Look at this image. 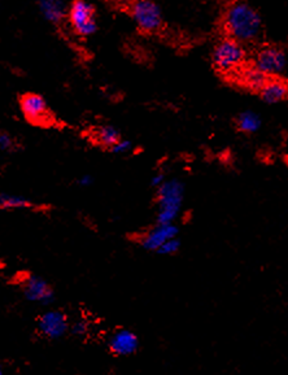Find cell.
Returning a JSON list of instances; mask_svg holds the SVG:
<instances>
[{"label": "cell", "mask_w": 288, "mask_h": 375, "mask_svg": "<svg viewBox=\"0 0 288 375\" xmlns=\"http://www.w3.org/2000/svg\"><path fill=\"white\" fill-rule=\"evenodd\" d=\"M261 17L246 3H234L225 16V29L232 40L248 43L261 33Z\"/></svg>", "instance_id": "6da1fadb"}, {"label": "cell", "mask_w": 288, "mask_h": 375, "mask_svg": "<svg viewBox=\"0 0 288 375\" xmlns=\"http://www.w3.org/2000/svg\"><path fill=\"white\" fill-rule=\"evenodd\" d=\"M184 199V185L178 179L163 181L157 188V224H173L178 217Z\"/></svg>", "instance_id": "7a4b0ae2"}, {"label": "cell", "mask_w": 288, "mask_h": 375, "mask_svg": "<svg viewBox=\"0 0 288 375\" xmlns=\"http://www.w3.org/2000/svg\"><path fill=\"white\" fill-rule=\"evenodd\" d=\"M246 52L238 40H225L220 42L213 51V62L218 69L227 72L234 69L244 60Z\"/></svg>", "instance_id": "3957f363"}, {"label": "cell", "mask_w": 288, "mask_h": 375, "mask_svg": "<svg viewBox=\"0 0 288 375\" xmlns=\"http://www.w3.org/2000/svg\"><path fill=\"white\" fill-rule=\"evenodd\" d=\"M131 13L136 25L143 31H156L163 24L161 10L152 0H135Z\"/></svg>", "instance_id": "277c9868"}, {"label": "cell", "mask_w": 288, "mask_h": 375, "mask_svg": "<svg viewBox=\"0 0 288 375\" xmlns=\"http://www.w3.org/2000/svg\"><path fill=\"white\" fill-rule=\"evenodd\" d=\"M69 20L79 35H91L96 31L94 7L85 0H76L69 10Z\"/></svg>", "instance_id": "5b68a950"}, {"label": "cell", "mask_w": 288, "mask_h": 375, "mask_svg": "<svg viewBox=\"0 0 288 375\" xmlns=\"http://www.w3.org/2000/svg\"><path fill=\"white\" fill-rule=\"evenodd\" d=\"M287 60L283 51L275 47H265L256 58V68L265 76H279L286 70Z\"/></svg>", "instance_id": "8992f818"}, {"label": "cell", "mask_w": 288, "mask_h": 375, "mask_svg": "<svg viewBox=\"0 0 288 375\" xmlns=\"http://www.w3.org/2000/svg\"><path fill=\"white\" fill-rule=\"evenodd\" d=\"M38 328L48 339H60L69 330L67 317L60 310H51L39 317Z\"/></svg>", "instance_id": "52a82bcc"}, {"label": "cell", "mask_w": 288, "mask_h": 375, "mask_svg": "<svg viewBox=\"0 0 288 375\" xmlns=\"http://www.w3.org/2000/svg\"><path fill=\"white\" fill-rule=\"evenodd\" d=\"M108 348L115 356H131L139 348V339L133 331L120 328L108 340Z\"/></svg>", "instance_id": "ba28073f"}, {"label": "cell", "mask_w": 288, "mask_h": 375, "mask_svg": "<svg viewBox=\"0 0 288 375\" xmlns=\"http://www.w3.org/2000/svg\"><path fill=\"white\" fill-rule=\"evenodd\" d=\"M24 295L29 301L40 303L43 306L51 304L55 299V294L52 288L48 286L47 282L43 278L37 276H30L25 279Z\"/></svg>", "instance_id": "9c48e42d"}, {"label": "cell", "mask_w": 288, "mask_h": 375, "mask_svg": "<svg viewBox=\"0 0 288 375\" xmlns=\"http://www.w3.org/2000/svg\"><path fill=\"white\" fill-rule=\"evenodd\" d=\"M179 228L173 224H156V226L145 233L143 237L141 238V246L145 251H154L166 242L168 239H172L178 235Z\"/></svg>", "instance_id": "30bf717a"}, {"label": "cell", "mask_w": 288, "mask_h": 375, "mask_svg": "<svg viewBox=\"0 0 288 375\" xmlns=\"http://www.w3.org/2000/svg\"><path fill=\"white\" fill-rule=\"evenodd\" d=\"M21 110L33 124H40L48 119L47 103L37 94H28L21 99Z\"/></svg>", "instance_id": "8fae6325"}, {"label": "cell", "mask_w": 288, "mask_h": 375, "mask_svg": "<svg viewBox=\"0 0 288 375\" xmlns=\"http://www.w3.org/2000/svg\"><path fill=\"white\" fill-rule=\"evenodd\" d=\"M287 94V85L279 79L266 81L265 85L259 90L261 99L268 104H275V103L286 99Z\"/></svg>", "instance_id": "7c38bea8"}, {"label": "cell", "mask_w": 288, "mask_h": 375, "mask_svg": "<svg viewBox=\"0 0 288 375\" xmlns=\"http://www.w3.org/2000/svg\"><path fill=\"white\" fill-rule=\"evenodd\" d=\"M39 10L46 20L58 24L65 16V4L63 0H39Z\"/></svg>", "instance_id": "4fadbf2b"}, {"label": "cell", "mask_w": 288, "mask_h": 375, "mask_svg": "<svg viewBox=\"0 0 288 375\" xmlns=\"http://www.w3.org/2000/svg\"><path fill=\"white\" fill-rule=\"evenodd\" d=\"M237 125H238L240 131L247 133V134H253V133L259 131L262 122H261V119L256 112L244 110L238 116Z\"/></svg>", "instance_id": "5bb4252c"}, {"label": "cell", "mask_w": 288, "mask_h": 375, "mask_svg": "<svg viewBox=\"0 0 288 375\" xmlns=\"http://www.w3.org/2000/svg\"><path fill=\"white\" fill-rule=\"evenodd\" d=\"M96 138L97 142L106 149H111L112 146H115V143L121 139V133L118 128H115L112 125H106L97 130L96 133Z\"/></svg>", "instance_id": "9a60e30c"}, {"label": "cell", "mask_w": 288, "mask_h": 375, "mask_svg": "<svg viewBox=\"0 0 288 375\" xmlns=\"http://www.w3.org/2000/svg\"><path fill=\"white\" fill-rule=\"evenodd\" d=\"M33 208V203L24 197L12 194H0V209H28Z\"/></svg>", "instance_id": "2e32d148"}, {"label": "cell", "mask_w": 288, "mask_h": 375, "mask_svg": "<svg viewBox=\"0 0 288 375\" xmlns=\"http://www.w3.org/2000/svg\"><path fill=\"white\" fill-rule=\"evenodd\" d=\"M243 78H244V83L248 88L252 90H259V91L266 82V76L261 73L256 67L252 69L246 70L243 74Z\"/></svg>", "instance_id": "e0dca14e"}, {"label": "cell", "mask_w": 288, "mask_h": 375, "mask_svg": "<svg viewBox=\"0 0 288 375\" xmlns=\"http://www.w3.org/2000/svg\"><path fill=\"white\" fill-rule=\"evenodd\" d=\"M181 240L177 239V237L172 238V239H168L166 242H163V244L160 247L156 249V252L159 255H163V256H170V255H174L177 252H179L181 249Z\"/></svg>", "instance_id": "ac0fdd59"}, {"label": "cell", "mask_w": 288, "mask_h": 375, "mask_svg": "<svg viewBox=\"0 0 288 375\" xmlns=\"http://www.w3.org/2000/svg\"><path fill=\"white\" fill-rule=\"evenodd\" d=\"M109 149L113 153H117V155H124V153H127V152H130L133 149V143L130 140L120 139L115 146H112Z\"/></svg>", "instance_id": "d6986e66"}, {"label": "cell", "mask_w": 288, "mask_h": 375, "mask_svg": "<svg viewBox=\"0 0 288 375\" xmlns=\"http://www.w3.org/2000/svg\"><path fill=\"white\" fill-rule=\"evenodd\" d=\"M70 331L72 334L76 336H85L88 333V322L82 319V321H78L74 325L70 327Z\"/></svg>", "instance_id": "ffe728a7"}, {"label": "cell", "mask_w": 288, "mask_h": 375, "mask_svg": "<svg viewBox=\"0 0 288 375\" xmlns=\"http://www.w3.org/2000/svg\"><path fill=\"white\" fill-rule=\"evenodd\" d=\"M13 146H15V143H13V139L10 134L1 133L0 134V149L1 151H10L13 149Z\"/></svg>", "instance_id": "44dd1931"}, {"label": "cell", "mask_w": 288, "mask_h": 375, "mask_svg": "<svg viewBox=\"0 0 288 375\" xmlns=\"http://www.w3.org/2000/svg\"><path fill=\"white\" fill-rule=\"evenodd\" d=\"M77 183L81 188H88V186H91L94 183V179L91 176H83V177L78 179Z\"/></svg>", "instance_id": "7402d4cb"}, {"label": "cell", "mask_w": 288, "mask_h": 375, "mask_svg": "<svg viewBox=\"0 0 288 375\" xmlns=\"http://www.w3.org/2000/svg\"><path fill=\"white\" fill-rule=\"evenodd\" d=\"M163 181H165V176H163V173L156 174V176H154L152 179H151V186L157 188L163 183Z\"/></svg>", "instance_id": "603a6c76"}, {"label": "cell", "mask_w": 288, "mask_h": 375, "mask_svg": "<svg viewBox=\"0 0 288 375\" xmlns=\"http://www.w3.org/2000/svg\"><path fill=\"white\" fill-rule=\"evenodd\" d=\"M3 374V369H1V367H0V375Z\"/></svg>", "instance_id": "cb8c5ba5"}]
</instances>
